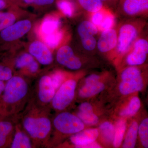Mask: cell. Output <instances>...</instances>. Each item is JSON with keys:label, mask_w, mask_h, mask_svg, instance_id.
<instances>
[{"label": "cell", "mask_w": 148, "mask_h": 148, "mask_svg": "<svg viewBox=\"0 0 148 148\" xmlns=\"http://www.w3.org/2000/svg\"><path fill=\"white\" fill-rule=\"evenodd\" d=\"M63 37V32L58 29L51 34L45 35V41L48 47L54 49L60 44Z\"/></svg>", "instance_id": "d4e9b609"}, {"label": "cell", "mask_w": 148, "mask_h": 148, "mask_svg": "<svg viewBox=\"0 0 148 148\" xmlns=\"http://www.w3.org/2000/svg\"><path fill=\"white\" fill-rule=\"evenodd\" d=\"M13 76V72L10 68L0 63V81H8Z\"/></svg>", "instance_id": "1f68e13d"}, {"label": "cell", "mask_w": 148, "mask_h": 148, "mask_svg": "<svg viewBox=\"0 0 148 148\" xmlns=\"http://www.w3.org/2000/svg\"><path fill=\"white\" fill-rule=\"evenodd\" d=\"M102 2L105 3H111L114 2L116 0H101Z\"/></svg>", "instance_id": "ee69618b"}, {"label": "cell", "mask_w": 148, "mask_h": 148, "mask_svg": "<svg viewBox=\"0 0 148 148\" xmlns=\"http://www.w3.org/2000/svg\"><path fill=\"white\" fill-rule=\"evenodd\" d=\"M114 19L113 15L111 14H105L103 20L98 28L101 30H104L112 29L114 25Z\"/></svg>", "instance_id": "d6a6232c"}, {"label": "cell", "mask_w": 148, "mask_h": 148, "mask_svg": "<svg viewBox=\"0 0 148 148\" xmlns=\"http://www.w3.org/2000/svg\"><path fill=\"white\" fill-rule=\"evenodd\" d=\"M105 87L104 84L99 81L85 84L80 89L79 94L81 98H89L102 92L105 89Z\"/></svg>", "instance_id": "e0dca14e"}, {"label": "cell", "mask_w": 148, "mask_h": 148, "mask_svg": "<svg viewBox=\"0 0 148 148\" xmlns=\"http://www.w3.org/2000/svg\"><path fill=\"white\" fill-rule=\"evenodd\" d=\"M78 3L84 10L93 13L101 10L103 8L101 0H77Z\"/></svg>", "instance_id": "603a6c76"}, {"label": "cell", "mask_w": 148, "mask_h": 148, "mask_svg": "<svg viewBox=\"0 0 148 148\" xmlns=\"http://www.w3.org/2000/svg\"><path fill=\"white\" fill-rule=\"evenodd\" d=\"M122 81L119 90L121 94L127 95L140 91L144 87V82L141 71L137 67L132 66L126 68L121 74Z\"/></svg>", "instance_id": "3957f363"}, {"label": "cell", "mask_w": 148, "mask_h": 148, "mask_svg": "<svg viewBox=\"0 0 148 148\" xmlns=\"http://www.w3.org/2000/svg\"><path fill=\"white\" fill-rule=\"evenodd\" d=\"M57 6L66 16L70 17L73 14L75 10L74 5L69 0H58Z\"/></svg>", "instance_id": "83f0119b"}, {"label": "cell", "mask_w": 148, "mask_h": 148, "mask_svg": "<svg viewBox=\"0 0 148 148\" xmlns=\"http://www.w3.org/2000/svg\"><path fill=\"white\" fill-rule=\"evenodd\" d=\"M39 68V66L38 63L34 60L29 64L27 68L28 69L30 73H35L38 71Z\"/></svg>", "instance_id": "8d00e7d4"}, {"label": "cell", "mask_w": 148, "mask_h": 148, "mask_svg": "<svg viewBox=\"0 0 148 148\" xmlns=\"http://www.w3.org/2000/svg\"><path fill=\"white\" fill-rule=\"evenodd\" d=\"M118 35L116 31L110 29L103 31L97 43L98 50L102 53L109 52L116 47Z\"/></svg>", "instance_id": "5bb4252c"}, {"label": "cell", "mask_w": 148, "mask_h": 148, "mask_svg": "<svg viewBox=\"0 0 148 148\" xmlns=\"http://www.w3.org/2000/svg\"><path fill=\"white\" fill-rule=\"evenodd\" d=\"M8 2L4 0H0V11L6 8L8 5Z\"/></svg>", "instance_id": "60d3db41"}, {"label": "cell", "mask_w": 148, "mask_h": 148, "mask_svg": "<svg viewBox=\"0 0 148 148\" xmlns=\"http://www.w3.org/2000/svg\"><path fill=\"white\" fill-rule=\"evenodd\" d=\"M77 32L80 38L83 37L94 36L98 33V29L92 22L88 21H82L79 25Z\"/></svg>", "instance_id": "ffe728a7"}, {"label": "cell", "mask_w": 148, "mask_h": 148, "mask_svg": "<svg viewBox=\"0 0 148 148\" xmlns=\"http://www.w3.org/2000/svg\"><path fill=\"white\" fill-rule=\"evenodd\" d=\"M29 53L36 58L38 63L47 66L52 63L53 56L46 45L39 41H35L29 47Z\"/></svg>", "instance_id": "7c38bea8"}, {"label": "cell", "mask_w": 148, "mask_h": 148, "mask_svg": "<svg viewBox=\"0 0 148 148\" xmlns=\"http://www.w3.org/2000/svg\"><path fill=\"white\" fill-rule=\"evenodd\" d=\"M32 26L31 21L27 19L13 23L0 32V39L5 42L18 40L30 31Z\"/></svg>", "instance_id": "ba28073f"}, {"label": "cell", "mask_w": 148, "mask_h": 148, "mask_svg": "<svg viewBox=\"0 0 148 148\" xmlns=\"http://www.w3.org/2000/svg\"><path fill=\"white\" fill-rule=\"evenodd\" d=\"M139 29L135 23H125L120 28L116 48L118 53L124 54L129 51L139 34Z\"/></svg>", "instance_id": "8992f818"}, {"label": "cell", "mask_w": 148, "mask_h": 148, "mask_svg": "<svg viewBox=\"0 0 148 148\" xmlns=\"http://www.w3.org/2000/svg\"><path fill=\"white\" fill-rule=\"evenodd\" d=\"M101 146L98 145V143H95V142L93 143H90V144H87V145H85L81 146L79 148H101Z\"/></svg>", "instance_id": "ab89813d"}, {"label": "cell", "mask_w": 148, "mask_h": 148, "mask_svg": "<svg viewBox=\"0 0 148 148\" xmlns=\"http://www.w3.org/2000/svg\"><path fill=\"white\" fill-rule=\"evenodd\" d=\"M54 128L65 135H73L84 128V123L78 117L68 112L58 114L53 120Z\"/></svg>", "instance_id": "277c9868"}, {"label": "cell", "mask_w": 148, "mask_h": 148, "mask_svg": "<svg viewBox=\"0 0 148 148\" xmlns=\"http://www.w3.org/2000/svg\"><path fill=\"white\" fill-rule=\"evenodd\" d=\"M99 130L102 138L107 143H111L113 141L115 127L110 122H105L100 125Z\"/></svg>", "instance_id": "7402d4cb"}, {"label": "cell", "mask_w": 148, "mask_h": 148, "mask_svg": "<svg viewBox=\"0 0 148 148\" xmlns=\"http://www.w3.org/2000/svg\"><path fill=\"white\" fill-rule=\"evenodd\" d=\"M56 90L50 75H45L41 77L37 83L36 88V105L47 108L51 103Z\"/></svg>", "instance_id": "52a82bcc"}, {"label": "cell", "mask_w": 148, "mask_h": 148, "mask_svg": "<svg viewBox=\"0 0 148 148\" xmlns=\"http://www.w3.org/2000/svg\"><path fill=\"white\" fill-rule=\"evenodd\" d=\"M77 82L75 80L70 79L64 82L56 90L51 102L54 110L61 111L71 104L75 97Z\"/></svg>", "instance_id": "5b68a950"}, {"label": "cell", "mask_w": 148, "mask_h": 148, "mask_svg": "<svg viewBox=\"0 0 148 148\" xmlns=\"http://www.w3.org/2000/svg\"><path fill=\"white\" fill-rule=\"evenodd\" d=\"M28 107L22 116L21 126L30 136L34 147L47 145L52 127L47 108L36 104Z\"/></svg>", "instance_id": "7a4b0ae2"}, {"label": "cell", "mask_w": 148, "mask_h": 148, "mask_svg": "<svg viewBox=\"0 0 148 148\" xmlns=\"http://www.w3.org/2000/svg\"><path fill=\"white\" fill-rule=\"evenodd\" d=\"M132 51L127 55L126 62L129 66H136L144 64L148 53V42L143 38L136 40L134 43Z\"/></svg>", "instance_id": "9c48e42d"}, {"label": "cell", "mask_w": 148, "mask_h": 148, "mask_svg": "<svg viewBox=\"0 0 148 148\" xmlns=\"http://www.w3.org/2000/svg\"><path fill=\"white\" fill-rule=\"evenodd\" d=\"M34 147L32 139L21 125L16 123L11 148H30Z\"/></svg>", "instance_id": "2e32d148"}, {"label": "cell", "mask_w": 148, "mask_h": 148, "mask_svg": "<svg viewBox=\"0 0 148 148\" xmlns=\"http://www.w3.org/2000/svg\"><path fill=\"white\" fill-rule=\"evenodd\" d=\"M99 135L97 128H89L82 130L73 134L71 138V142L77 148L95 142Z\"/></svg>", "instance_id": "9a60e30c"}, {"label": "cell", "mask_w": 148, "mask_h": 148, "mask_svg": "<svg viewBox=\"0 0 148 148\" xmlns=\"http://www.w3.org/2000/svg\"><path fill=\"white\" fill-rule=\"evenodd\" d=\"M104 13L105 10L103 8L101 10L93 13L91 18V22L97 27H99L103 20L105 15Z\"/></svg>", "instance_id": "e575fe53"}, {"label": "cell", "mask_w": 148, "mask_h": 148, "mask_svg": "<svg viewBox=\"0 0 148 148\" xmlns=\"http://www.w3.org/2000/svg\"><path fill=\"white\" fill-rule=\"evenodd\" d=\"M56 58L59 64L70 70H77L82 66L80 60L69 46L64 45L60 47L56 53Z\"/></svg>", "instance_id": "30bf717a"}, {"label": "cell", "mask_w": 148, "mask_h": 148, "mask_svg": "<svg viewBox=\"0 0 148 148\" xmlns=\"http://www.w3.org/2000/svg\"><path fill=\"white\" fill-rule=\"evenodd\" d=\"M34 60V57L30 53H23L16 59L15 62V67L18 69L27 68Z\"/></svg>", "instance_id": "f546056e"}, {"label": "cell", "mask_w": 148, "mask_h": 148, "mask_svg": "<svg viewBox=\"0 0 148 148\" xmlns=\"http://www.w3.org/2000/svg\"><path fill=\"white\" fill-rule=\"evenodd\" d=\"M55 0H36L34 4L37 6H45L52 4Z\"/></svg>", "instance_id": "f35d334b"}, {"label": "cell", "mask_w": 148, "mask_h": 148, "mask_svg": "<svg viewBox=\"0 0 148 148\" xmlns=\"http://www.w3.org/2000/svg\"><path fill=\"white\" fill-rule=\"evenodd\" d=\"M138 125L136 121L132 123L125 136L123 147L133 148L136 145L138 134Z\"/></svg>", "instance_id": "ac0fdd59"}, {"label": "cell", "mask_w": 148, "mask_h": 148, "mask_svg": "<svg viewBox=\"0 0 148 148\" xmlns=\"http://www.w3.org/2000/svg\"><path fill=\"white\" fill-rule=\"evenodd\" d=\"M4 1H6L8 2V1L9 0H4Z\"/></svg>", "instance_id": "f6af8a7d"}, {"label": "cell", "mask_w": 148, "mask_h": 148, "mask_svg": "<svg viewBox=\"0 0 148 148\" xmlns=\"http://www.w3.org/2000/svg\"><path fill=\"white\" fill-rule=\"evenodd\" d=\"M16 17L13 13L0 11V32L14 23Z\"/></svg>", "instance_id": "484cf974"}, {"label": "cell", "mask_w": 148, "mask_h": 148, "mask_svg": "<svg viewBox=\"0 0 148 148\" xmlns=\"http://www.w3.org/2000/svg\"><path fill=\"white\" fill-rule=\"evenodd\" d=\"M0 120V148L10 147L16 122L10 118Z\"/></svg>", "instance_id": "4fadbf2b"}, {"label": "cell", "mask_w": 148, "mask_h": 148, "mask_svg": "<svg viewBox=\"0 0 148 148\" xmlns=\"http://www.w3.org/2000/svg\"><path fill=\"white\" fill-rule=\"evenodd\" d=\"M119 8L128 16L140 15L147 12L148 0H120Z\"/></svg>", "instance_id": "8fae6325"}, {"label": "cell", "mask_w": 148, "mask_h": 148, "mask_svg": "<svg viewBox=\"0 0 148 148\" xmlns=\"http://www.w3.org/2000/svg\"><path fill=\"white\" fill-rule=\"evenodd\" d=\"M60 21L58 18L53 17L46 18L43 21L41 29L45 36L49 34L58 29Z\"/></svg>", "instance_id": "44dd1931"}, {"label": "cell", "mask_w": 148, "mask_h": 148, "mask_svg": "<svg viewBox=\"0 0 148 148\" xmlns=\"http://www.w3.org/2000/svg\"><path fill=\"white\" fill-rule=\"evenodd\" d=\"M79 112H93L92 106L90 103L85 102L82 103L79 107Z\"/></svg>", "instance_id": "d590c367"}, {"label": "cell", "mask_w": 148, "mask_h": 148, "mask_svg": "<svg viewBox=\"0 0 148 148\" xmlns=\"http://www.w3.org/2000/svg\"><path fill=\"white\" fill-rule=\"evenodd\" d=\"M100 76L96 74H92L87 77L85 80V84L92 83L99 81L100 79Z\"/></svg>", "instance_id": "74e56055"}, {"label": "cell", "mask_w": 148, "mask_h": 148, "mask_svg": "<svg viewBox=\"0 0 148 148\" xmlns=\"http://www.w3.org/2000/svg\"><path fill=\"white\" fill-rule=\"evenodd\" d=\"M126 129V122L125 120L120 119L119 120L115 127L114 135L113 141L114 147H119L121 145Z\"/></svg>", "instance_id": "d6986e66"}, {"label": "cell", "mask_w": 148, "mask_h": 148, "mask_svg": "<svg viewBox=\"0 0 148 148\" xmlns=\"http://www.w3.org/2000/svg\"><path fill=\"white\" fill-rule=\"evenodd\" d=\"M141 102L137 96L132 98L126 108L120 112V114L122 116L130 117L134 115L140 109Z\"/></svg>", "instance_id": "cb8c5ba5"}, {"label": "cell", "mask_w": 148, "mask_h": 148, "mask_svg": "<svg viewBox=\"0 0 148 148\" xmlns=\"http://www.w3.org/2000/svg\"><path fill=\"white\" fill-rule=\"evenodd\" d=\"M36 0H23V1L27 4L33 5Z\"/></svg>", "instance_id": "7bdbcfd3"}, {"label": "cell", "mask_w": 148, "mask_h": 148, "mask_svg": "<svg viewBox=\"0 0 148 148\" xmlns=\"http://www.w3.org/2000/svg\"><path fill=\"white\" fill-rule=\"evenodd\" d=\"M83 47L88 51H92L97 45V41L94 36H89L81 38Z\"/></svg>", "instance_id": "4dcf8cb0"}, {"label": "cell", "mask_w": 148, "mask_h": 148, "mask_svg": "<svg viewBox=\"0 0 148 148\" xmlns=\"http://www.w3.org/2000/svg\"><path fill=\"white\" fill-rule=\"evenodd\" d=\"M138 132L142 143L145 148L148 147V119H145L138 126Z\"/></svg>", "instance_id": "4316f807"}, {"label": "cell", "mask_w": 148, "mask_h": 148, "mask_svg": "<svg viewBox=\"0 0 148 148\" xmlns=\"http://www.w3.org/2000/svg\"><path fill=\"white\" fill-rule=\"evenodd\" d=\"M53 86L56 90H57L60 86L64 82V75L63 73L57 71L50 75Z\"/></svg>", "instance_id": "836d02e7"}, {"label": "cell", "mask_w": 148, "mask_h": 148, "mask_svg": "<svg viewBox=\"0 0 148 148\" xmlns=\"http://www.w3.org/2000/svg\"><path fill=\"white\" fill-rule=\"evenodd\" d=\"M30 94L29 84L24 78L13 76L5 83L0 96V120L14 116L24 108Z\"/></svg>", "instance_id": "6da1fadb"}, {"label": "cell", "mask_w": 148, "mask_h": 148, "mask_svg": "<svg viewBox=\"0 0 148 148\" xmlns=\"http://www.w3.org/2000/svg\"><path fill=\"white\" fill-rule=\"evenodd\" d=\"M77 116L84 123L89 125L96 124L99 121L98 117L93 112H79L77 113Z\"/></svg>", "instance_id": "f1b7e54d"}, {"label": "cell", "mask_w": 148, "mask_h": 148, "mask_svg": "<svg viewBox=\"0 0 148 148\" xmlns=\"http://www.w3.org/2000/svg\"><path fill=\"white\" fill-rule=\"evenodd\" d=\"M5 82L0 81V96L1 95L5 87Z\"/></svg>", "instance_id": "b9f144b4"}]
</instances>
